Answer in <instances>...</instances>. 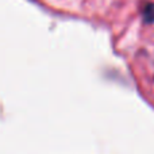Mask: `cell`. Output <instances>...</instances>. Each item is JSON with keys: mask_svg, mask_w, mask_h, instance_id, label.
Instances as JSON below:
<instances>
[{"mask_svg": "<svg viewBox=\"0 0 154 154\" xmlns=\"http://www.w3.org/2000/svg\"><path fill=\"white\" fill-rule=\"evenodd\" d=\"M142 18L145 23H154V3H146L142 10Z\"/></svg>", "mask_w": 154, "mask_h": 154, "instance_id": "1", "label": "cell"}]
</instances>
